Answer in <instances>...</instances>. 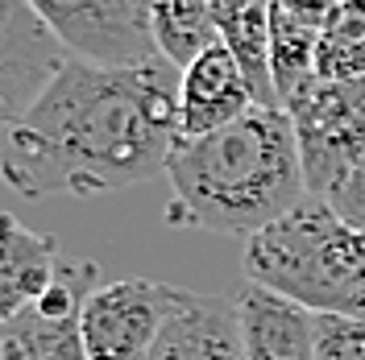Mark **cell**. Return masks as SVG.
<instances>
[{"label":"cell","mask_w":365,"mask_h":360,"mask_svg":"<svg viewBox=\"0 0 365 360\" xmlns=\"http://www.w3.org/2000/svg\"><path fill=\"white\" fill-rule=\"evenodd\" d=\"M166 220L216 236H257L307 199L295 125L282 108H253L228 129L175 145L166 162Z\"/></svg>","instance_id":"obj_2"},{"label":"cell","mask_w":365,"mask_h":360,"mask_svg":"<svg viewBox=\"0 0 365 360\" xmlns=\"http://www.w3.org/2000/svg\"><path fill=\"white\" fill-rule=\"evenodd\" d=\"M154 42L170 67L187 70L195 58L220 46V4L216 0H162L154 4Z\"/></svg>","instance_id":"obj_15"},{"label":"cell","mask_w":365,"mask_h":360,"mask_svg":"<svg viewBox=\"0 0 365 360\" xmlns=\"http://www.w3.org/2000/svg\"><path fill=\"white\" fill-rule=\"evenodd\" d=\"M316 79L324 83L365 79V0L328 4L316 46Z\"/></svg>","instance_id":"obj_16"},{"label":"cell","mask_w":365,"mask_h":360,"mask_svg":"<svg viewBox=\"0 0 365 360\" xmlns=\"http://www.w3.org/2000/svg\"><path fill=\"white\" fill-rule=\"evenodd\" d=\"M150 360H245L237 298L195 294L179 286L166 332H162L158 348L150 352Z\"/></svg>","instance_id":"obj_9"},{"label":"cell","mask_w":365,"mask_h":360,"mask_svg":"<svg viewBox=\"0 0 365 360\" xmlns=\"http://www.w3.org/2000/svg\"><path fill=\"white\" fill-rule=\"evenodd\" d=\"M175 294L179 286L150 282V277L104 282L83 302V315H79L88 360H150L166 332Z\"/></svg>","instance_id":"obj_6"},{"label":"cell","mask_w":365,"mask_h":360,"mask_svg":"<svg viewBox=\"0 0 365 360\" xmlns=\"http://www.w3.org/2000/svg\"><path fill=\"white\" fill-rule=\"evenodd\" d=\"M316 360H365V323L316 315Z\"/></svg>","instance_id":"obj_17"},{"label":"cell","mask_w":365,"mask_h":360,"mask_svg":"<svg viewBox=\"0 0 365 360\" xmlns=\"http://www.w3.org/2000/svg\"><path fill=\"white\" fill-rule=\"evenodd\" d=\"M237 298L245 360H316V315L282 294L245 282Z\"/></svg>","instance_id":"obj_11"},{"label":"cell","mask_w":365,"mask_h":360,"mask_svg":"<svg viewBox=\"0 0 365 360\" xmlns=\"http://www.w3.org/2000/svg\"><path fill=\"white\" fill-rule=\"evenodd\" d=\"M220 46L237 58L257 108H282L270 67V4H220Z\"/></svg>","instance_id":"obj_14"},{"label":"cell","mask_w":365,"mask_h":360,"mask_svg":"<svg viewBox=\"0 0 365 360\" xmlns=\"http://www.w3.org/2000/svg\"><path fill=\"white\" fill-rule=\"evenodd\" d=\"M67 58L91 67H145L162 58L154 42V4L145 0H34Z\"/></svg>","instance_id":"obj_5"},{"label":"cell","mask_w":365,"mask_h":360,"mask_svg":"<svg viewBox=\"0 0 365 360\" xmlns=\"http://www.w3.org/2000/svg\"><path fill=\"white\" fill-rule=\"evenodd\" d=\"M245 277L312 315L365 323V232L344 224L319 195L245 245Z\"/></svg>","instance_id":"obj_3"},{"label":"cell","mask_w":365,"mask_h":360,"mask_svg":"<svg viewBox=\"0 0 365 360\" xmlns=\"http://www.w3.org/2000/svg\"><path fill=\"white\" fill-rule=\"evenodd\" d=\"M67 63V50L25 0H0V125L13 129L46 83Z\"/></svg>","instance_id":"obj_8"},{"label":"cell","mask_w":365,"mask_h":360,"mask_svg":"<svg viewBox=\"0 0 365 360\" xmlns=\"http://www.w3.org/2000/svg\"><path fill=\"white\" fill-rule=\"evenodd\" d=\"M324 199H328V207L341 216L344 224H353V228L365 232V154H361V162L324 195Z\"/></svg>","instance_id":"obj_18"},{"label":"cell","mask_w":365,"mask_h":360,"mask_svg":"<svg viewBox=\"0 0 365 360\" xmlns=\"http://www.w3.org/2000/svg\"><path fill=\"white\" fill-rule=\"evenodd\" d=\"M324 17L328 4H270V67L282 108L316 79V46Z\"/></svg>","instance_id":"obj_13"},{"label":"cell","mask_w":365,"mask_h":360,"mask_svg":"<svg viewBox=\"0 0 365 360\" xmlns=\"http://www.w3.org/2000/svg\"><path fill=\"white\" fill-rule=\"evenodd\" d=\"M182 70L91 67L67 58L34 108L4 133L0 179L17 195H104L166 174L179 145Z\"/></svg>","instance_id":"obj_1"},{"label":"cell","mask_w":365,"mask_h":360,"mask_svg":"<svg viewBox=\"0 0 365 360\" xmlns=\"http://www.w3.org/2000/svg\"><path fill=\"white\" fill-rule=\"evenodd\" d=\"M58 270V245L21 224L17 216L0 211V327L25 315L34 302H42Z\"/></svg>","instance_id":"obj_12"},{"label":"cell","mask_w":365,"mask_h":360,"mask_svg":"<svg viewBox=\"0 0 365 360\" xmlns=\"http://www.w3.org/2000/svg\"><path fill=\"white\" fill-rule=\"evenodd\" d=\"M0 360H9V356H4V344H0Z\"/></svg>","instance_id":"obj_19"},{"label":"cell","mask_w":365,"mask_h":360,"mask_svg":"<svg viewBox=\"0 0 365 360\" xmlns=\"http://www.w3.org/2000/svg\"><path fill=\"white\" fill-rule=\"evenodd\" d=\"M253 91L245 83V75L237 67V58L225 46L207 50L204 58H195L182 70L179 83V137H207L216 129H228L232 120H241L253 112Z\"/></svg>","instance_id":"obj_10"},{"label":"cell","mask_w":365,"mask_h":360,"mask_svg":"<svg viewBox=\"0 0 365 360\" xmlns=\"http://www.w3.org/2000/svg\"><path fill=\"white\" fill-rule=\"evenodd\" d=\"M100 265L96 261H63L54 286L42 302H34L25 315L0 327V344L9 360H88L79 315L83 302L100 290Z\"/></svg>","instance_id":"obj_7"},{"label":"cell","mask_w":365,"mask_h":360,"mask_svg":"<svg viewBox=\"0 0 365 360\" xmlns=\"http://www.w3.org/2000/svg\"><path fill=\"white\" fill-rule=\"evenodd\" d=\"M282 112L295 125L307 191L324 199L365 154V79H312Z\"/></svg>","instance_id":"obj_4"}]
</instances>
